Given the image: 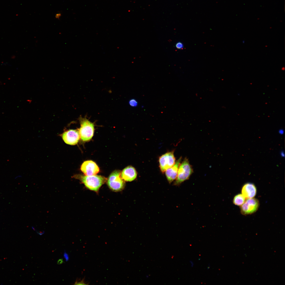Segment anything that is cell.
<instances>
[{
    "mask_svg": "<svg viewBox=\"0 0 285 285\" xmlns=\"http://www.w3.org/2000/svg\"><path fill=\"white\" fill-rule=\"evenodd\" d=\"M61 137L65 143L70 145L77 144L80 138L78 129L66 131L61 134Z\"/></svg>",
    "mask_w": 285,
    "mask_h": 285,
    "instance_id": "obj_7",
    "label": "cell"
},
{
    "mask_svg": "<svg viewBox=\"0 0 285 285\" xmlns=\"http://www.w3.org/2000/svg\"><path fill=\"white\" fill-rule=\"evenodd\" d=\"M245 198L242 194H238L234 197L233 200V202L235 205L241 206L245 202Z\"/></svg>",
    "mask_w": 285,
    "mask_h": 285,
    "instance_id": "obj_12",
    "label": "cell"
},
{
    "mask_svg": "<svg viewBox=\"0 0 285 285\" xmlns=\"http://www.w3.org/2000/svg\"><path fill=\"white\" fill-rule=\"evenodd\" d=\"M73 177L80 180L89 189L96 192L107 180L104 177L96 175L91 176L77 175Z\"/></svg>",
    "mask_w": 285,
    "mask_h": 285,
    "instance_id": "obj_1",
    "label": "cell"
},
{
    "mask_svg": "<svg viewBox=\"0 0 285 285\" xmlns=\"http://www.w3.org/2000/svg\"><path fill=\"white\" fill-rule=\"evenodd\" d=\"M80 127L78 129L80 138L83 141H89L93 136L94 131V125L86 118L80 117Z\"/></svg>",
    "mask_w": 285,
    "mask_h": 285,
    "instance_id": "obj_2",
    "label": "cell"
},
{
    "mask_svg": "<svg viewBox=\"0 0 285 285\" xmlns=\"http://www.w3.org/2000/svg\"><path fill=\"white\" fill-rule=\"evenodd\" d=\"M241 192L242 194L244 197L248 199L253 198L256 195L257 189L254 184L247 183L243 185Z\"/></svg>",
    "mask_w": 285,
    "mask_h": 285,
    "instance_id": "obj_9",
    "label": "cell"
},
{
    "mask_svg": "<svg viewBox=\"0 0 285 285\" xmlns=\"http://www.w3.org/2000/svg\"><path fill=\"white\" fill-rule=\"evenodd\" d=\"M129 104L131 106L135 107L137 106L138 104V102L136 99H132L129 101Z\"/></svg>",
    "mask_w": 285,
    "mask_h": 285,
    "instance_id": "obj_14",
    "label": "cell"
},
{
    "mask_svg": "<svg viewBox=\"0 0 285 285\" xmlns=\"http://www.w3.org/2000/svg\"><path fill=\"white\" fill-rule=\"evenodd\" d=\"M64 262L63 260L62 259H59L58 261L57 262V264H61L63 263Z\"/></svg>",
    "mask_w": 285,
    "mask_h": 285,
    "instance_id": "obj_17",
    "label": "cell"
},
{
    "mask_svg": "<svg viewBox=\"0 0 285 285\" xmlns=\"http://www.w3.org/2000/svg\"><path fill=\"white\" fill-rule=\"evenodd\" d=\"M86 282L85 281L84 278H83L82 280L79 279H77L75 282L74 285H87L88 284L86 283Z\"/></svg>",
    "mask_w": 285,
    "mask_h": 285,
    "instance_id": "obj_13",
    "label": "cell"
},
{
    "mask_svg": "<svg viewBox=\"0 0 285 285\" xmlns=\"http://www.w3.org/2000/svg\"><path fill=\"white\" fill-rule=\"evenodd\" d=\"M121 174L120 171L115 170L110 175L107 179V183L108 187L113 191H120L124 188L125 182Z\"/></svg>",
    "mask_w": 285,
    "mask_h": 285,
    "instance_id": "obj_4",
    "label": "cell"
},
{
    "mask_svg": "<svg viewBox=\"0 0 285 285\" xmlns=\"http://www.w3.org/2000/svg\"><path fill=\"white\" fill-rule=\"evenodd\" d=\"M193 169L187 159L185 158L180 164L178 170L177 176L175 182V185H179L188 179L193 172Z\"/></svg>",
    "mask_w": 285,
    "mask_h": 285,
    "instance_id": "obj_3",
    "label": "cell"
},
{
    "mask_svg": "<svg viewBox=\"0 0 285 285\" xmlns=\"http://www.w3.org/2000/svg\"><path fill=\"white\" fill-rule=\"evenodd\" d=\"M259 206V202L257 199L253 198L247 199L240 206L241 213L244 215L251 214L258 210Z\"/></svg>",
    "mask_w": 285,
    "mask_h": 285,
    "instance_id": "obj_5",
    "label": "cell"
},
{
    "mask_svg": "<svg viewBox=\"0 0 285 285\" xmlns=\"http://www.w3.org/2000/svg\"><path fill=\"white\" fill-rule=\"evenodd\" d=\"M81 171L86 175H95L99 171V169L96 163L92 160L84 161L81 166Z\"/></svg>",
    "mask_w": 285,
    "mask_h": 285,
    "instance_id": "obj_8",
    "label": "cell"
},
{
    "mask_svg": "<svg viewBox=\"0 0 285 285\" xmlns=\"http://www.w3.org/2000/svg\"><path fill=\"white\" fill-rule=\"evenodd\" d=\"M175 47L177 49H182L183 48V45L181 42H178L176 44Z\"/></svg>",
    "mask_w": 285,
    "mask_h": 285,
    "instance_id": "obj_15",
    "label": "cell"
},
{
    "mask_svg": "<svg viewBox=\"0 0 285 285\" xmlns=\"http://www.w3.org/2000/svg\"><path fill=\"white\" fill-rule=\"evenodd\" d=\"M64 257L65 258L66 261H68L69 259V256L68 254L66 252L65 250L64 252Z\"/></svg>",
    "mask_w": 285,
    "mask_h": 285,
    "instance_id": "obj_16",
    "label": "cell"
},
{
    "mask_svg": "<svg viewBox=\"0 0 285 285\" xmlns=\"http://www.w3.org/2000/svg\"><path fill=\"white\" fill-rule=\"evenodd\" d=\"M181 157L176 161L172 167L165 171L166 176L169 183L172 182L176 178L178 168L181 163Z\"/></svg>",
    "mask_w": 285,
    "mask_h": 285,
    "instance_id": "obj_11",
    "label": "cell"
},
{
    "mask_svg": "<svg viewBox=\"0 0 285 285\" xmlns=\"http://www.w3.org/2000/svg\"><path fill=\"white\" fill-rule=\"evenodd\" d=\"M122 178L125 181L131 182L136 177L137 173L135 168L131 166L125 168L121 173Z\"/></svg>",
    "mask_w": 285,
    "mask_h": 285,
    "instance_id": "obj_10",
    "label": "cell"
},
{
    "mask_svg": "<svg viewBox=\"0 0 285 285\" xmlns=\"http://www.w3.org/2000/svg\"><path fill=\"white\" fill-rule=\"evenodd\" d=\"M161 171L164 172L172 167L175 163V158L173 151L167 153L160 156L159 159Z\"/></svg>",
    "mask_w": 285,
    "mask_h": 285,
    "instance_id": "obj_6",
    "label": "cell"
},
{
    "mask_svg": "<svg viewBox=\"0 0 285 285\" xmlns=\"http://www.w3.org/2000/svg\"><path fill=\"white\" fill-rule=\"evenodd\" d=\"M190 263L191 264V266L192 267L193 266V265H194V264H193V262L192 261H190Z\"/></svg>",
    "mask_w": 285,
    "mask_h": 285,
    "instance_id": "obj_18",
    "label": "cell"
}]
</instances>
